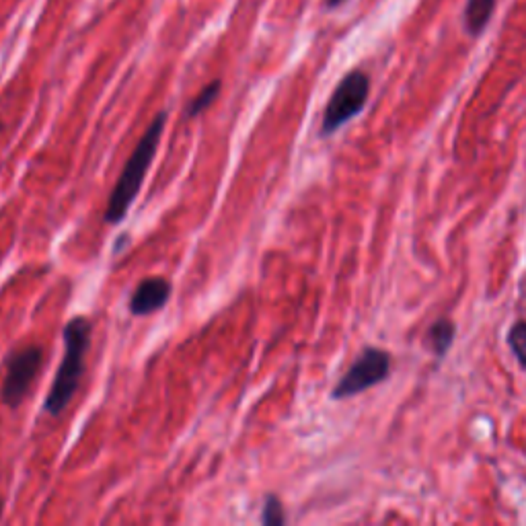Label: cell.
Here are the masks:
<instances>
[{
	"mask_svg": "<svg viewBox=\"0 0 526 526\" xmlns=\"http://www.w3.org/2000/svg\"><path fill=\"white\" fill-rule=\"evenodd\" d=\"M91 331L93 329L87 317H74L64 325V358L44 403V409L52 418L60 416L81 387L87 368L85 358L91 348Z\"/></svg>",
	"mask_w": 526,
	"mask_h": 526,
	"instance_id": "6da1fadb",
	"label": "cell"
},
{
	"mask_svg": "<svg viewBox=\"0 0 526 526\" xmlns=\"http://www.w3.org/2000/svg\"><path fill=\"white\" fill-rule=\"evenodd\" d=\"M344 3H346V0H327V7H329V9H337V7L344 5Z\"/></svg>",
	"mask_w": 526,
	"mask_h": 526,
	"instance_id": "7c38bea8",
	"label": "cell"
},
{
	"mask_svg": "<svg viewBox=\"0 0 526 526\" xmlns=\"http://www.w3.org/2000/svg\"><path fill=\"white\" fill-rule=\"evenodd\" d=\"M508 346L522 368H526V321H518L516 325H512L508 333Z\"/></svg>",
	"mask_w": 526,
	"mask_h": 526,
	"instance_id": "30bf717a",
	"label": "cell"
},
{
	"mask_svg": "<svg viewBox=\"0 0 526 526\" xmlns=\"http://www.w3.org/2000/svg\"><path fill=\"white\" fill-rule=\"evenodd\" d=\"M0 516H3V502H0Z\"/></svg>",
	"mask_w": 526,
	"mask_h": 526,
	"instance_id": "4fadbf2b",
	"label": "cell"
},
{
	"mask_svg": "<svg viewBox=\"0 0 526 526\" xmlns=\"http://www.w3.org/2000/svg\"><path fill=\"white\" fill-rule=\"evenodd\" d=\"M0 132H3V122H0Z\"/></svg>",
	"mask_w": 526,
	"mask_h": 526,
	"instance_id": "5bb4252c",
	"label": "cell"
},
{
	"mask_svg": "<svg viewBox=\"0 0 526 526\" xmlns=\"http://www.w3.org/2000/svg\"><path fill=\"white\" fill-rule=\"evenodd\" d=\"M370 95V79L362 70H352L335 87L325 107L321 136H331L350 120H354L364 109Z\"/></svg>",
	"mask_w": 526,
	"mask_h": 526,
	"instance_id": "3957f363",
	"label": "cell"
},
{
	"mask_svg": "<svg viewBox=\"0 0 526 526\" xmlns=\"http://www.w3.org/2000/svg\"><path fill=\"white\" fill-rule=\"evenodd\" d=\"M165 124H167V114L161 111V114H157V118L150 122L138 146L134 148V153L130 155L128 163L124 165V171L114 187V192L109 194V202H107L105 216H103L107 224H120L128 216L140 192V187L146 179V173L150 165H153V159L157 157V150H159V144L165 132Z\"/></svg>",
	"mask_w": 526,
	"mask_h": 526,
	"instance_id": "7a4b0ae2",
	"label": "cell"
},
{
	"mask_svg": "<svg viewBox=\"0 0 526 526\" xmlns=\"http://www.w3.org/2000/svg\"><path fill=\"white\" fill-rule=\"evenodd\" d=\"M261 522L266 526H280L286 522V514L282 508V502L278 496L270 494L263 502V510H261Z\"/></svg>",
	"mask_w": 526,
	"mask_h": 526,
	"instance_id": "8fae6325",
	"label": "cell"
},
{
	"mask_svg": "<svg viewBox=\"0 0 526 526\" xmlns=\"http://www.w3.org/2000/svg\"><path fill=\"white\" fill-rule=\"evenodd\" d=\"M218 93H220V81H214L208 87H204L200 95L190 103V107H187V118L200 116L202 111H206L218 99Z\"/></svg>",
	"mask_w": 526,
	"mask_h": 526,
	"instance_id": "9c48e42d",
	"label": "cell"
},
{
	"mask_svg": "<svg viewBox=\"0 0 526 526\" xmlns=\"http://www.w3.org/2000/svg\"><path fill=\"white\" fill-rule=\"evenodd\" d=\"M453 340H455V323L450 319H438L428 329L426 346L436 358H442L448 352L450 344H453Z\"/></svg>",
	"mask_w": 526,
	"mask_h": 526,
	"instance_id": "ba28073f",
	"label": "cell"
},
{
	"mask_svg": "<svg viewBox=\"0 0 526 526\" xmlns=\"http://www.w3.org/2000/svg\"><path fill=\"white\" fill-rule=\"evenodd\" d=\"M171 290V282L161 276L144 278L130 296V313L136 317H146L165 309L171 298Z\"/></svg>",
	"mask_w": 526,
	"mask_h": 526,
	"instance_id": "8992f818",
	"label": "cell"
},
{
	"mask_svg": "<svg viewBox=\"0 0 526 526\" xmlns=\"http://www.w3.org/2000/svg\"><path fill=\"white\" fill-rule=\"evenodd\" d=\"M44 352L40 346H25L7 358V377L0 389V399L11 409H19L42 370Z\"/></svg>",
	"mask_w": 526,
	"mask_h": 526,
	"instance_id": "5b68a950",
	"label": "cell"
},
{
	"mask_svg": "<svg viewBox=\"0 0 526 526\" xmlns=\"http://www.w3.org/2000/svg\"><path fill=\"white\" fill-rule=\"evenodd\" d=\"M391 374V356L379 348H366L350 366V370L331 391L333 399H348L370 387L387 381Z\"/></svg>",
	"mask_w": 526,
	"mask_h": 526,
	"instance_id": "277c9868",
	"label": "cell"
},
{
	"mask_svg": "<svg viewBox=\"0 0 526 526\" xmlns=\"http://www.w3.org/2000/svg\"><path fill=\"white\" fill-rule=\"evenodd\" d=\"M498 0H467L465 7V29L477 37L490 25Z\"/></svg>",
	"mask_w": 526,
	"mask_h": 526,
	"instance_id": "52a82bcc",
	"label": "cell"
}]
</instances>
